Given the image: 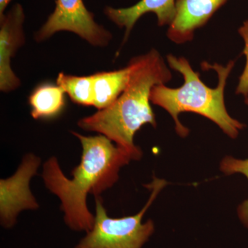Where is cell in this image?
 <instances>
[{
    "instance_id": "13",
    "label": "cell",
    "mask_w": 248,
    "mask_h": 248,
    "mask_svg": "<svg viewBox=\"0 0 248 248\" xmlns=\"http://www.w3.org/2000/svg\"><path fill=\"white\" fill-rule=\"evenodd\" d=\"M220 169L228 175L239 173L244 175L248 180V159H239L227 156L222 160ZM237 213L243 224L248 228V198L238 207Z\"/></svg>"
},
{
    "instance_id": "4",
    "label": "cell",
    "mask_w": 248,
    "mask_h": 248,
    "mask_svg": "<svg viewBox=\"0 0 248 248\" xmlns=\"http://www.w3.org/2000/svg\"><path fill=\"white\" fill-rule=\"evenodd\" d=\"M166 184V181L154 177L153 182L146 186L151 191L149 200L144 207L133 216L111 218L100 196L94 197V225L76 248H141L155 231L153 221L148 220L142 223V219Z\"/></svg>"
},
{
    "instance_id": "7",
    "label": "cell",
    "mask_w": 248,
    "mask_h": 248,
    "mask_svg": "<svg viewBox=\"0 0 248 248\" xmlns=\"http://www.w3.org/2000/svg\"><path fill=\"white\" fill-rule=\"evenodd\" d=\"M25 14L20 4H16L0 17V90L10 93L20 86L21 81L11 68V60L25 43L23 24Z\"/></svg>"
},
{
    "instance_id": "2",
    "label": "cell",
    "mask_w": 248,
    "mask_h": 248,
    "mask_svg": "<svg viewBox=\"0 0 248 248\" xmlns=\"http://www.w3.org/2000/svg\"><path fill=\"white\" fill-rule=\"evenodd\" d=\"M128 65V85L120 97L110 107L81 119L78 124L83 130L107 137L127 152L133 161H138L143 153L134 143L135 134L145 124L156 125L151 106L152 89L169 82L172 76L155 49L131 59Z\"/></svg>"
},
{
    "instance_id": "15",
    "label": "cell",
    "mask_w": 248,
    "mask_h": 248,
    "mask_svg": "<svg viewBox=\"0 0 248 248\" xmlns=\"http://www.w3.org/2000/svg\"><path fill=\"white\" fill-rule=\"evenodd\" d=\"M12 0H0V17L4 14L5 10Z\"/></svg>"
},
{
    "instance_id": "9",
    "label": "cell",
    "mask_w": 248,
    "mask_h": 248,
    "mask_svg": "<svg viewBox=\"0 0 248 248\" xmlns=\"http://www.w3.org/2000/svg\"><path fill=\"white\" fill-rule=\"evenodd\" d=\"M147 13H154L159 27L170 25L176 16L174 0H141L138 4L125 9L107 6L104 14L116 25L125 29L124 42L128 40L132 29L139 19Z\"/></svg>"
},
{
    "instance_id": "3",
    "label": "cell",
    "mask_w": 248,
    "mask_h": 248,
    "mask_svg": "<svg viewBox=\"0 0 248 248\" xmlns=\"http://www.w3.org/2000/svg\"><path fill=\"white\" fill-rule=\"evenodd\" d=\"M169 66L184 77V83L178 89H170L165 84L156 85L152 89L151 102L163 108L172 116L178 135L186 138L189 130L179 121V114L192 112L206 117L215 124L232 139H236L246 125L234 120L228 114L224 100L225 88L234 61L226 66L204 63L203 68L214 69L218 74V83L215 89L205 86L190 63L184 58L167 55Z\"/></svg>"
},
{
    "instance_id": "5",
    "label": "cell",
    "mask_w": 248,
    "mask_h": 248,
    "mask_svg": "<svg viewBox=\"0 0 248 248\" xmlns=\"http://www.w3.org/2000/svg\"><path fill=\"white\" fill-rule=\"evenodd\" d=\"M63 31L77 34L94 46H107L112 38L108 31L94 21V14L83 0H56L55 11L35 32V40L43 42Z\"/></svg>"
},
{
    "instance_id": "1",
    "label": "cell",
    "mask_w": 248,
    "mask_h": 248,
    "mask_svg": "<svg viewBox=\"0 0 248 248\" xmlns=\"http://www.w3.org/2000/svg\"><path fill=\"white\" fill-rule=\"evenodd\" d=\"M72 133L82 146L81 161L71 172L73 178L63 174L55 156L44 164L42 177L46 188L60 199L67 226L87 233L94 223L86 202L88 195L97 197L112 187L118 181L121 169L133 159L104 135Z\"/></svg>"
},
{
    "instance_id": "12",
    "label": "cell",
    "mask_w": 248,
    "mask_h": 248,
    "mask_svg": "<svg viewBox=\"0 0 248 248\" xmlns=\"http://www.w3.org/2000/svg\"><path fill=\"white\" fill-rule=\"evenodd\" d=\"M56 82L76 104L94 107L93 76L79 77L60 73Z\"/></svg>"
},
{
    "instance_id": "8",
    "label": "cell",
    "mask_w": 248,
    "mask_h": 248,
    "mask_svg": "<svg viewBox=\"0 0 248 248\" xmlns=\"http://www.w3.org/2000/svg\"><path fill=\"white\" fill-rule=\"evenodd\" d=\"M228 0H177L176 16L169 26L168 37L174 43L193 39L197 29L203 27Z\"/></svg>"
},
{
    "instance_id": "10",
    "label": "cell",
    "mask_w": 248,
    "mask_h": 248,
    "mask_svg": "<svg viewBox=\"0 0 248 248\" xmlns=\"http://www.w3.org/2000/svg\"><path fill=\"white\" fill-rule=\"evenodd\" d=\"M94 107L98 110L110 107L117 100L128 85L130 67L117 71L99 72L92 75Z\"/></svg>"
},
{
    "instance_id": "6",
    "label": "cell",
    "mask_w": 248,
    "mask_h": 248,
    "mask_svg": "<svg viewBox=\"0 0 248 248\" xmlns=\"http://www.w3.org/2000/svg\"><path fill=\"white\" fill-rule=\"evenodd\" d=\"M40 163L37 155H26L14 175L0 181V220L4 228H12L22 210L39 208L29 184L37 174Z\"/></svg>"
},
{
    "instance_id": "11",
    "label": "cell",
    "mask_w": 248,
    "mask_h": 248,
    "mask_svg": "<svg viewBox=\"0 0 248 248\" xmlns=\"http://www.w3.org/2000/svg\"><path fill=\"white\" fill-rule=\"evenodd\" d=\"M65 94L58 85L43 84L37 86L29 98L32 118L51 119L60 115L66 104Z\"/></svg>"
},
{
    "instance_id": "14",
    "label": "cell",
    "mask_w": 248,
    "mask_h": 248,
    "mask_svg": "<svg viewBox=\"0 0 248 248\" xmlns=\"http://www.w3.org/2000/svg\"><path fill=\"white\" fill-rule=\"evenodd\" d=\"M239 33L244 40L245 47L243 53L246 56V63L244 71L240 77L236 93L244 96L245 103L248 106V20L244 22L239 28Z\"/></svg>"
}]
</instances>
